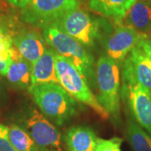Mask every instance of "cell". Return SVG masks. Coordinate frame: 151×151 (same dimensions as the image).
Here are the masks:
<instances>
[{"label":"cell","instance_id":"obj_1","mask_svg":"<svg viewBox=\"0 0 151 151\" xmlns=\"http://www.w3.org/2000/svg\"><path fill=\"white\" fill-rule=\"evenodd\" d=\"M43 35L49 45L70 61L88 84H95L94 59L83 45L54 24L44 28Z\"/></svg>","mask_w":151,"mask_h":151},{"label":"cell","instance_id":"obj_2","mask_svg":"<svg viewBox=\"0 0 151 151\" xmlns=\"http://www.w3.org/2000/svg\"><path fill=\"white\" fill-rule=\"evenodd\" d=\"M29 91L44 115L56 125L64 124L76 113V100L60 84L38 85Z\"/></svg>","mask_w":151,"mask_h":151},{"label":"cell","instance_id":"obj_3","mask_svg":"<svg viewBox=\"0 0 151 151\" xmlns=\"http://www.w3.org/2000/svg\"><path fill=\"white\" fill-rule=\"evenodd\" d=\"M53 24L86 47H93L97 41L104 40L111 29L108 22L79 9L69 12Z\"/></svg>","mask_w":151,"mask_h":151},{"label":"cell","instance_id":"obj_4","mask_svg":"<svg viewBox=\"0 0 151 151\" xmlns=\"http://www.w3.org/2000/svg\"><path fill=\"white\" fill-rule=\"evenodd\" d=\"M55 71L60 85L76 101L90 107L103 119L110 118L81 73L70 61L58 54L55 55Z\"/></svg>","mask_w":151,"mask_h":151},{"label":"cell","instance_id":"obj_5","mask_svg":"<svg viewBox=\"0 0 151 151\" xmlns=\"http://www.w3.org/2000/svg\"><path fill=\"white\" fill-rule=\"evenodd\" d=\"M107 55L97 60L95 76L99 95L98 102L109 115L118 118L120 112V67Z\"/></svg>","mask_w":151,"mask_h":151},{"label":"cell","instance_id":"obj_6","mask_svg":"<svg viewBox=\"0 0 151 151\" xmlns=\"http://www.w3.org/2000/svg\"><path fill=\"white\" fill-rule=\"evenodd\" d=\"M79 0H32L22 9L21 19L36 27L55 24L69 12L79 9Z\"/></svg>","mask_w":151,"mask_h":151},{"label":"cell","instance_id":"obj_7","mask_svg":"<svg viewBox=\"0 0 151 151\" xmlns=\"http://www.w3.org/2000/svg\"><path fill=\"white\" fill-rule=\"evenodd\" d=\"M26 129L40 151H64L60 132L37 110L33 109L29 116Z\"/></svg>","mask_w":151,"mask_h":151},{"label":"cell","instance_id":"obj_8","mask_svg":"<svg viewBox=\"0 0 151 151\" xmlns=\"http://www.w3.org/2000/svg\"><path fill=\"white\" fill-rule=\"evenodd\" d=\"M121 96L135 122L151 135V91L139 83L123 84Z\"/></svg>","mask_w":151,"mask_h":151},{"label":"cell","instance_id":"obj_9","mask_svg":"<svg viewBox=\"0 0 151 151\" xmlns=\"http://www.w3.org/2000/svg\"><path fill=\"white\" fill-rule=\"evenodd\" d=\"M145 36L148 35H141L120 23H115L113 30L104 38L107 55L119 65L122 64L126 56Z\"/></svg>","mask_w":151,"mask_h":151},{"label":"cell","instance_id":"obj_10","mask_svg":"<svg viewBox=\"0 0 151 151\" xmlns=\"http://www.w3.org/2000/svg\"><path fill=\"white\" fill-rule=\"evenodd\" d=\"M122 80L123 84L139 83L151 91V57L139 44L122 63Z\"/></svg>","mask_w":151,"mask_h":151},{"label":"cell","instance_id":"obj_11","mask_svg":"<svg viewBox=\"0 0 151 151\" xmlns=\"http://www.w3.org/2000/svg\"><path fill=\"white\" fill-rule=\"evenodd\" d=\"M46 40L35 30H24L14 37V45L24 59L33 65L46 50Z\"/></svg>","mask_w":151,"mask_h":151},{"label":"cell","instance_id":"obj_12","mask_svg":"<svg viewBox=\"0 0 151 151\" xmlns=\"http://www.w3.org/2000/svg\"><path fill=\"white\" fill-rule=\"evenodd\" d=\"M119 23L149 35L151 33V0H136Z\"/></svg>","mask_w":151,"mask_h":151},{"label":"cell","instance_id":"obj_13","mask_svg":"<svg viewBox=\"0 0 151 151\" xmlns=\"http://www.w3.org/2000/svg\"><path fill=\"white\" fill-rule=\"evenodd\" d=\"M56 54L51 47L47 48L45 53L33 64L30 87L48 83L59 84L55 71Z\"/></svg>","mask_w":151,"mask_h":151},{"label":"cell","instance_id":"obj_14","mask_svg":"<svg viewBox=\"0 0 151 151\" xmlns=\"http://www.w3.org/2000/svg\"><path fill=\"white\" fill-rule=\"evenodd\" d=\"M32 65L24 59L18 49L14 46L12 61L7 72V78L11 84L20 89L29 88L31 85Z\"/></svg>","mask_w":151,"mask_h":151},{"label":"cell","instance_id":"obj_15","mask_svg":"<svg viewBox=\"0 0 151 151\" xmlns=\"http://www.w3.org/2000/svg\"><path fill=\"white\" fill-rule=\"evenodd\" d=\"M97 136L86 126H74L65 134V144L69 151H96Z\"/></svg>","mask_w":151,"mask_h":151},{"label":"cell","instance_id":"obj_16","mask_svg":"<svg viewBox=\"0 0 151 151\" xmlns=\"http://www.w3.org/2000/svg\"><path fill=\"white\" fill-rule=\"evenodd\" d=\"M136 0H89V8L97 14L119 23Z\"/></svg>","mask_w":151,"mask_h":151},{"label":"cell","instance_id":"obj_17","mask_svg":"<svg viewBox=\"0 0 151 151\" xmlns=\"http://www.w3.org/2000/svg\"><path fill=\"white\" fill-rule=\"evenodd\" d=\"M125 134L133 150L151 151V135L135 121H129Z\"/></svg>","mask_w":151,"mask_h":151},{"label":"cell","instance_id":"obj_18","mask_svg":"<svg viewBox=\"0 0 151 151\" xmlns=\"http://www.w3.org/2000/svg\"><path fill=\"white\" fill-rule=\"evenodd\" d=\"M14 46V36L11 31L0 24V75H7L12 61Z\"/></svg>","mask_w":151,"mask_h":151},{"label":"cell","instance_id":"obj_19","mask_svg":"<svg viewBox=\"0 0 151 151\" xmlns=\"http://www.w3.org/2000/svg\"><path fill=\"white\" fill-rule=\"evenodd\" d=\"M9 128V138L11 144L18 151H40L36 143L26 130L12 124Z\"/></svg>","mask_w":151,"mask_h":151},{"label":"cell","instance_id":"obj_20","mask_svg":"<svg viewBox=\"0 0 151 151\" xmlns=\"http://www.w3.org/2000/svg\"><path fill=\"white\" fill-rule=\"evenodd\" d=\"M122 144L123 139L118 137H113L108 139L98 138L96 151H122Z\"/></svg>","mask_w":151,"mask_h":151},{"label":"cell","instance_id":"obj_21","mask_svg":"<svg viewBox=\"0 0 151 151\" xmlns=\"http://www.w3.org/2000/svg\"><path fill=\"white\" fill-rule=\"evenodd\" d=\"M0 151H18L9 138V128L0 124Z\"/></svg>","mask_w":151,"mask_h":151},{"label":"cell","instance_id":"obj_22","mask_svg":"<svg viewBox=\"0 0 151 151\" xmlns=\"http://www.w3.org/2000/svg\"><path fill=\"white\" fill-rule=\"evenodd\" d=\"M139 45L147 54L151 57V35L145 36L139 41Z\"/></svg>","mask_w":151,"mask_h":151},{"label":"cell","instance_id":"obj_23","mask_svg":"<svg viewBox=\"0 0 151 151\" xmlns=\"http://www.w3.org/2000/svg\"><path fill=\"white\" fill-rule=\"evenodd\" d=\"M11 5L14 6L16 8L24 9L32 1V0H7Z\"/></svg>","mask_w":151,"mask_h":151},{"label":"cell","instance_id":"obj_24","mask_svg":"<svg viewBox=\"0 0 151 151\" xmlns=\"http://www.w3.org/2000/svg\"><path fill=\"white\" fill-rule=\"evenodd\" d=\"M2 8H3V3H2V1L0 0V11L2 9Z\"/></svg>","mask_w":151,"mask_h":151}]
</instances>
